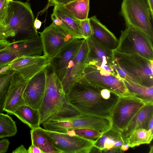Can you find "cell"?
<instances>
[{
    "instance_id": "f35d334b",
    "label": "cell",
    "mask_w": 153,
    "mask_h": 153,
    "mask_svg": "<svg viewBox=\"0 0 153 153\" xmlns=\"http://www.w3.org/2000/svg\"><path fill=\"white\" fill-rule=\"evenodd\" d=\"M12 153H27V149L22 145L13 150Z\"/></svg>"
},
{
    "instance_id": "74e56055",
    "label": "cell",
    "mask_w": 153,
    "mask_h": 153,
    "mask_svg": "<svg viewBox=\"0 0 153 153\" xmlns=\"http://www.w3.org/2000/svg\"><path fill=\"white\" fill-rule=\"evenodd\" d=\"M27 153H43L38 147L31 144L27 149Z\"/></svg>"
},
{
    "instance_id": "e0dca14e",
    "label": "cell",
    "mask_w": 153,
    "mask_h": 153,
    "mask_svg": "<svg viewBox=\"0 0 153 153\" xmlns=\"http://www.w3.org/2000/svg\"><path fill=\"white\" fill-rule=\"evenodd\" d=\"M51 19L55 25L71 33L74 38L85 39L79 27L78 20L66 9L63 6H55Z\"/></svg>"
},
{
    "instance_id": "4316f807",
    "label": "cell",
    "mask_w": 153,
    "mask_h": 153,
    "mask_svg": "<svg viewBox=\"0 0 153 153\" xmlns=\"http://www.w3.org/2000/svg\"><path fill=\"white\" fill-rule=\"evenodd\" d=\"M153 137V132L144 128L139 129L126 138L125 143H127L129 147L132 148L141 144L150 143Z\"/></svg>"
},
{
    "instance_id": "3957f363",
    "label": "cell",
    "mask_w": 153,
    "mask_h": 153,
    "mask_svg": "<svg viewBox=\"0 0 153 153\" xmlns=\"http://www.w3.org/2000/svg\"><path fill=\"white\" fill-rule=\"evenodd\" d=\"M114 60L127 73L134 82L153 86V60L140 56L113 51Z\"/></svg>"
},
{
    "instance_id": "5b68a950",
    "label": "cell",
    "mask_w": 153,
    "mask_h": 153,
    "mask_svg": "<svg viewBox=\"0 0 153 153\" xmlns=\"http://www.w3.org/2000/svg\"><path fill=\"white\" fill-rule=\"evenodd\" d=\"M120 14L126 26L136 28L146 34L153 42L152 19L146 0H123Z\"/></svg>"
},
{
    "instance_id": "e575fe53",
    "label": "cell",
    "mask_w": 153,
    "mask_h": 153,
    "mask_svg": "<svg viewBox=\"0 0 153 153\" xmlns=\"http://www.w3.org/2000/svg\"><path fill=\"white\" fill-rule=\"evenodd\" d=\"M10 0H0V21L7 17L9 2Z\"/></svg>"
},
{
    "instance_id": "d4e9b609",
    "label": "cell",
    "mask_w": 153,
    "mask_h": 153,
    "mask_svg": "<svg viewBox=\"0 0 153 153\" xmlns=\"http://www.w3.org/2000/svg\"><path fill=\"white\" fill-rule=\"evenodd\" d=\"M127 89L135 97L146 103L153 102V86H145L132 81L123 80Z\"/></svg>"
},
{
    "instance_id": "277c9868",
    "label": "cell",
    "mask_w": 153,
    "mask_h": 153,
    "mask_svg": "<svg viewBox=\"0 0 153 153\" xmlns=\"http://www.w3.org/2000/svg\"><path fill=\"white\" fill-rule=\"evenodd\" d=\"M6 23L16 35L22 39L39 36L34 26V17L30 4L20 1L10 0Z\"/></svg>"
},
{
    "instance_id": "83f0119b",
    "label": "cell",
    "mask_w": 153,
    "mask_h": 153,
    "mask_svg": "<svg viewBox=\"0 0 153 153\" xmlns=\"http://www.w3.org/2000/svg\"><path fill=\"white\" fill-rule=\"evenodd\" d=\"M17 132L16 122L12 117L0 113V138L14 136Z\"/></svg>"
},
{
    "instance_id": "d6986e66",
    "label": "cell",
    "mask_w": 153,
    "mask_h": 153,
    "mask_svg": "<svg viewBox=\"0 0 153 153\" xmlns=\"http://www.w3.org/2000/svg\"><path fill=\"white\" fill-rule=\"evenodd\" d=\"M124 143L121 133L111 127L94 141L93 146L99 152L121 153V146Z\"/></svg>"
},
{
    "instance_id": "2e32d148",
    "label": "cell",
    "mask_w": 153,
    "mask_h": 153,
    "mask_svg": "<svg viewBox=\"0 0 153 153\" xmlns=\"http://www.w3.org/2000/svg\"><path fill=\"white\" fill-rule=\"evenodd\" d=\"M29 80L24 79L18 73L14 71L9 87L4 111L8 114H13L18 107L25 104L23 94Z\"/></svg>"
},
{
    "instance_id": "6da1fadb",
    "label": "cell",
    "mask_w": 153,
    "mask_h": 153,
    "mask_svg": "<svg viewBox=\"0 0 153 153\" xmlns=\"http://www.w3.org/2000/svg\"><path fill=\"white\" fill-rule=\"evenodd\" d=\"M66 95L69 103L81 114L109 118L120 97L109 90L89 83L82 76Z\"/></svg>"
},
{
    "instance_id": "484cf974",
    "label": "cell",
    "mask_w": 153,
    "mask_h": 153,
    "mask_svg": "<svg viewBox=\"0 0 153 153\" xmlns=\"http://www.w3.org/2000/svg\"><path fill=\"white\" fill-rule=\"evenodd\" d=\"M63 6L78 20H83L88 18L89 0H76Z\"/></svg>"
},
{
    "instance_id": "ac0fdd59",
    "label": "cell",
    "mask_w": 153,
    "mask_h": 153,
    "mask_svg": "<svg viewBox=\"0 0 153 153\" xmlns=\"http://www.w3.org/2000/svg\"><path fill=\"white\" fill-rule=\"evenodd\" d=\"M92 34L90 37L103 47L112 51L115 50L119 40L105 25L101 23L96 16L89 18Z\"/></svg>"
},
{
    "instance_id": "9a60e30c",
    "label": "cell",
    "mask_w": 153,
    "mask_h": 153,
    "mask_svg": "<svg viewBox=\"0 0 153 153\" xmlns=\"http://www.w3.org/2000/svg\"><path fill=\"white\" fill-rule=\"evenodd\" d=\"M45 83L44 68L29 80L23 94L25 104L39 110L44 97Z\"/></svg>"
},
{
    "instance_id": "4fadbf2b",
    "label": "cell",
    "mask_w": 153,
    "mask_h": 153,
    "mask_svg": "<svg viewBox=\"0 0 153 153\" xmlns=\"http://www.w3.org/2000/svg\"><path fill=\"white\" fill-rule=\"evenodd\" d=\"M88 47L85 39L77 53L69 62L62 82L63 88L66 95L72 85L82 75L86 66Z\"/></svg>"
},
{
    "instance_id": "f546056e",
    "label": "cell",
    "mask_w": 153,
    "mask_h": 153,
    "mask_svg": "<svg viewBox=\"0 0 153 153\" xmlns=\"http://www.w3.org/2000/svg\"><path fill=\"white\" fill-rule=\"evenodd\" d=\"M42 124L46 130L60 133H67L68 129L73 128L71 123L68 120H51Z\"/></svg>"
},
{
    "instance_id": "cb8c5ba5",
    "label": "cell",
    "mask_w": 153,
    "mask_h": 153,
    "mask_svg": "<svg viewBox=\"0 0 153 153\" xmlns=\"http://www.w3.org/2000/svg\"><path fill=\"white\" fill-rule=\"evenodd\" d=\"M13 115L31 129L40 127V117L39 110L26 104L18 107Z\"/></svg>"
},
{
    "instance_id": "f6af8a7d",
    "label": "cell",
    "mask_w": 153,
    "mask_h": 153,
    "mask_svg": "<svg viewBox=\"0 0 153 153\" xmlns=\"http://www.w3.org/2000/svg\"><path fill=\"white\" fill-rule=\"evenodd\" d=\"M149 153H153V146H152L150 148V152H149Z\"/></svg>"
},
{
    "instance_id": "d590c367",
    "label": "cell",
    "mask_w": 153,
    "mask_h": 153,
    "mask_svg": "<svg viewBox=\"0 0 153 153\" xmlns=\"http://www.w3.org/2000/svg\"><path fill=\"white\" fill-rule=\"evenodd\" d=\"M75 0H48V3L42 12H44L51 6H64Z\"/></svg>"
},
{
    "instance_id": "8992f818",
    "label": "cell",
    "mask_w": 153,
    "mask_h": 153,
    "mask_svg": "<svg viewBox=\"0 0 153 153\" xmlns=\"http://www.w3.org/2000/svg\"><path fill=\"white\" fill-rule=\"evenodd\" d=\"M118 46L115 50L137 54L153 60V42L144 33L130 26L122 32Z\"/></svg>"
},
{
    "instance_id": "7c38bea8",
    "label": "cell",
    "mask_w": 153,
    "mask_h": 153,
    "mask_svg": "<svg viewBox=\"0 0 153 153\" xmlns=\"http://www.w3.org/2000/svg\"><path fill=\"white\" fill-rule=\"evenodd\" d=\"M50 60L44 54L39 56H22L16 58L5 68L14 71L24 79L29 80L49 65Z\"/></svg>"
},
{
    "instance_id": "52a82bcc",
    "label": "cell",
    "mask_w": 153,
    "mask_h": 153,
    "mask_svg": "<svg viewBox=\"0 0 153 153\" xmlns=\"http://www.w3.org/2000/svg\"><path fill=\"white\" fill-rule=\"evenodd\" d=\"M82 77L89 83L109 90L120 97H135L128 91L119 76L109 72L87 65Z\"/></svg>"
},
{
    "instance_id": "30bf717a",
    "label": "cell",
    "mask_w": 153,
    "mask_h": 153,
    "mask_svg": "<svg viewBox=\"0 0 153 153\" xmlns=\"http://www.w3.org/2000/svg\"><path fill=\"white\" fill-rule=\"evenodd\" d=\"M45 130L61 153H89L94 146V140L67 133Z\"/></svg>"
},
{
    "instance_id": "8fae6325",
    "label": "cell",
    "mask_w": 153,
    "mask_h": 153,
    "mask_svg": "<svg viewBox=\"0 0 153 153\" xmlns=\"http://www.w3.org/2000/svg\"><path fill=\"white\" fill-rule=\"evenodd\" d=\"M86 39L88 47L86 65L119 76L113 66V51L103 47L90 37Z\"/></svg>"
},
{
    "instance_id": "8d00e7d4",
    "label": "cell",
    "mask_w": 153,
    "mask_h": 153,
    "mask_svg": "<svg viewBox=\"0 0 153 153\" xmlns=\"http://www.w3.org/2000/svg\"><path fill=\"white\" fill-rule=\"evenodd\" d=\"M10 142L7 138H4L0 140V153H5L7 151Z\"/></svg>"
},
{
    "instance_id": "5bb4252c",
    "label": "cell",
    "mask_w": 153,
    "mask_h": 153,
    "mask_svg": "<svg viewBox=\"0 0 153 153\" xmlns=\"http://www.w3.org/2000/svg\"><path fill=\"white\" fill-rule=\"evenodd\" d=\"M84 39L74 38L50 59V65L62 82L69 62L79 51Z\"/></svg>"
},
{
    "instance_id": "7bdbcfd3",
    "label": "cell",
    "mask_w": 153,
    "mask_h": 153,
    "mask_svg": "<svg viewBox=\"0 0 153 153\" xmlns=\"http://www.w3.org/2000/svg\"><path fill=\"white\" fill-rule=\"evenodd\" d=\"M129 147V146L127 143L122 144L120 147L121 153L123 152L128 150Z\"/></svg>"
},
{
    "instance_id": "bcb514c9",
    "label": "cell",
    "mask_w": 153,
    "mask_h": 153,
    "mask_svg": "<svg viewBox=\"0 0 153 153\" xmlns=\"http://www.w3.org/2000/svg\"><path fill=\"white\" fill-rule=\"evenodd\" d=\"M27 0L29 1V0Z\"/></svg>"
},
{
    "instance_id": "f1b7e54d",
    "label": "cell",
    "mask_w": 153,
    "mask_h": 153,
    "mask_svg": "<svg viewBox=\"0 0 153 153\" xmlns=\"http://www.w3.org/2000/svg\"><path fill=\"white\" fill-rule=\"evenodd\" d=\"M14 71L5 69L0 72V113H2L12 74Z\"/></svg>"
},
{
    "instance_id": "603a6c76",
    "label": "cell",
    "mask_w": 153,
    "mask_h": 153,
    "mask_svg": "<svg viewBox=\"0 0 153 153\" xmlns=\"http://www.w3.org/2000/svg\"><path fill=\"white\" fill-rule=\"evenodd\" d=\"M30 135L32 144L38 147L43 153H61L45 129L40 127L31 129Z\"/></svg>"
},
{
    "instance_id": "836d02e7",
    "label": "cell",
    "mask_w": 153,
    "mask_h": 153,
    "mask_svg": "<svg viewBox=\"0 0 153 153\" xmlns=\"http://www.w3.org/2000/svg\"><path fill=\"white\" fill-rule=\"evenodd\" d=\"M79 27L81 33L85 39L90 38L92 34V30L89 18L79 20Z\"/></svg>"
},
{
    "instance_id": "ee69618b",
    "label": "cell",
    "mask_w": 153,
    "mask_h": 153,
    "mask_svg": "<svg viewBox=\"0 0 153 153\" xmlns=\"http://www.w3.org/2000/svg\"><path fill=\"white\" fill-rule=\"evenodd\" d=\"M153 118H152L149 124L147 130L153 132Z\"/></svg>"
},
{
    "instance_id": "ba28073f",
    "label": "cell",
    "mask_w": 153,
    "mask_h": 153,
    "mask_svg": "<svg viewBox=\"0 0 153 153\" xmlns=\"http://www.w3.org/2000/svg\"><path fill=\"white\" fill-rule=\"evenodd\" d=\"M146 104L134 97H120L111 111V127L122 133L133 116Z\"/></svg>"
},
{
    "instance_id": "60d3db41",
    "label": "cell",
    "mask_w": 153,
    "mask_h": 153,
    "mask_svg": "<svg viewBox=\"0 0 153 153\" xmlns=\"http://www.w3.org/2000/svg\"><path fill=\"white\" fill-rule=\"evenodd\" d=\"M149 8L152 19L153 18V0H146Z\"/></svg>"
},
{
    "instance_id": "4dcf8cb0",
    "label": "cell",
    "mask_w": 153,
    "mask_h": 153,
    "mask_svg": "<svg viewBox=\"0 0 153 153\" xmlns=\"http://www.w3.org/2000/svg\"><path fill=\"white\" fill-rule=\"evenodd\" d=\"M67 133L71 135H75L86 139L95 141L102 133L92 129L80 128H72L68 129Z\"/></svg>"
},
{
    "instance_id": "9c48e42d",
    "label": "cell",
    "mask_w": 153,
    "mask_h": 153,
    "mask_svg": "<svg viewBox=\"0 0 153 153\" xmlns=\"http://www.w3.org/2000/svg\"><path fill=\"white\" fill-rule=\"evenodd\" d=\"M39 33L43 54L50 59L75 38L71 33L53 22Z\"/></svg>"
},
{
    "instance_id": "1f68e13d",
    "label": "cell",
    "mask_w": 153,
    "mask_h": 153,
    "mask_svg": "<svg viewBox=\"0 0 153 153\" xmlns=\"http://www.w3.org/2000/svg\"><path fill=\"white\" fill-rule=\"evenodd\" d=\"M18 56V53L10 42L8 46L0 50V71Z\"/></svg>"
},
{
    "instance_id": "b9f144b4",
    "label": "cell",
    "mask_w": 153,
    "mask_h": 153,
    "mask_svg": "<svg viewBox=\"0 0 153 153\" xmlns=\"http://www.w3.org/2000/svg\"><path fill=\"white\" fill-rule=\"evenodd\" d=\"M42 24V22L36 18L34 21V26L36 30H38L40 28Z\"/></svg>"
},
{
    "instance_id": "ab89813d",
    "label": "cell",
    "mask_w": 153,
    "mask_h": 153,
    "mask_svg": "<svg viewBox=\"0 0 153 153\" xmlns=\"http://www.w3.org/2000/svg\"><path fill=\"white\" fill-rule=\"evenodd\" d=\"M10 42L7 39H0V50L8 46Z\"/></svg>"
},
{
    "instance_id": "d6a6232c",
    "label": "cell",
    "mask_w": 153,
    "mask_h": 153,
    "mask_svg": "<svg viewBox=\"0 0 153 153\" xmlns=\"http://www.w3.org/2000/svg\"><path fill=\"white\" fill-rule=\"evenodd\" d=\"M6 19L0 21V39H7L16 36L14 32L7 25Z\"/></svg>"
},
{
    "instance_id": "7402d4cb",
    "label": "cell",
    "mask_w": 153,
    "mask_h": 153,
    "mask_svg": "<svg viewBox=\"0 0 153 153\" xmlns=\"http://www.w3.org/2000/svg\"><path fill=\"white\" fill-rule=\"evenodd\" d=\"M18 52L22 56H39L43 53L40 36L31 38L21 39L10 42Z\"/></svg>"
},
{
    "instance_id": "44dd1931",
    "label": "cell",
    "mask_w": 153,
    "mask_h": 153,
    "mask_svg": "<svg viewBox=\"0 0 153 153\" xmlns=\"http://www.w3.org/2000/svg\"><path fill=\"white\" fill-rule=\"evenodd\" d=\"M153 118V102L146 103L135 114L124 131L121 133L125 143L134 131L140 128L147 130L149 124Z\"/></svg>"
},
{
    "instance_id": "7a4b0ae2",
    "label": "cell",
    "mask_w": 153,
    "mask_h": 153,
    "mask_svg": "<svg viewBox=\"0 0 153 153\" xmlns=\"http://www.w3.org/2000/svg\"><path fill=\"white\" fill-rule=\"evenodd\" d=\"M46 83L39 110L40 124L51 120H67L81 114L67 100L62 82L50 64L45 68Z\"/></svg>"
},
{
    "instance_id": "ffe728a7",
    "label": "cell",
    "mask_w": 153,
    "mask_h": 153,
    "mask_svg": "<svg viewBox=\"0 0 153 153\" xmlns=\"http://www.w3.org/2000/svg\"><path fill=\"white\" fill-rule=\"evenodd\" d=\"M71 123L72 128H88L98 131L102 133L112 126L110 118L101 116L80 114L69 119Z\"/></svg>"
}]
</instances>
